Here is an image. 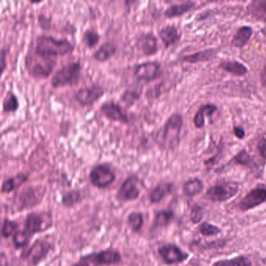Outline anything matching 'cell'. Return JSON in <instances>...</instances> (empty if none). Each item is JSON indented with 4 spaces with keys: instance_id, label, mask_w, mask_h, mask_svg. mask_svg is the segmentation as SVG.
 <instances>
[{
    "instance_id": "6da1fadb",
    "label": "cell",
    "mask_w": 266,
    "mask_h": 266,
    "mask_svg": "<svg viewBox=\"0 0 266 266\" xmlns=\"http://www.w3.org/2000/svg\"><path fill=\"white\" fill-rule=\"evenodd\" d=\"M74 49V44L67 38L59 39L53 36L41 34L36 38L34 53L38 57L53 59L70 54Z\"/></svg>"
},
{
    "instance_id": "7a4b0ae2",
    "label": "cell",
    "mask_w": 266,
    "mask_h": 266,
    "mask_svg": "<svg viewBox=\"0 0 266 266\" xmlns=\"http://www.w3.org/2000/svg\"><path fill=\"white\" fill-rule=\"evenodd\" d=\"M183 125V117L179 113H173L168 118L155 136V140L161 149L174 150L178 148Z\"/></svg>"
},
{
    "instance_id": "3957f363",
    "label": "cell",
    "mask_w": 266,
    "mask_h": 266,
    "mask_svg": "<svg viewBox=\"0 0 266 266\" xmlns=\"http://www.w3.org/2000/svg\"><path fill=\"white\" fill-rule=\"evenodd\" d=\"M82 66L79 62H70L60 67L51 79V85L54 88L65 86L75 85L81 76Z\"/></svg>"
},
{
    "instance_id": "277c9868",
    "label": "cell",
    "mask_w": 266,
    "mask_h": 266,
    "mask_svg": "<svg viewBox=\"0 0 266 266\" xmlns=\"http://www.w3.org/2000/svg\"><path fill=\"white\" fill-rule=\"evenodd\" d=\"M239 190L238 183L235 181H224L210 187L207 190L205 197L212 202L221 203L235 197L239 192Z\"/></svg>"
},
{
    "instance_id": "5b68a950",
    "label": "cell",
    "mask_w": 266,
    "mask_h": 266,
    "mask_svg": "<svg viewBox=\"0 0 266 266\" xmlns=\"http://www.w3.org/2000/svg\"><path fill=\"white\" fill-rule=\"evenodd\" d=\"M52 225L51 215L47 212H31L27 215L24 222L25 231L32 236L47 231L51 228Z\"/></svg>"
},
{
    "instance_id": "8992f818",
    "label": "cell",
    "mask_w": 266,
    "mask_h": 266,
    "mask_svg": "<svg viewBox=\"0 0 266 266\" xmlns=\"http://www.w3.org/2000/svg\"><path fill=\"white\" fill-rule=\"evenodd\" d=\"M134 76L139 81H153L162 74V66L157 61H146L134 67Z\"/></svg>"
},
{
    "instance_id": "52a82bcc",
    "label": "cell",
    "mask_w": 266,
    "mask_h": 266,
    "mask_svg": "<svg viewBox=\"0 0 266 266\" xmlns=\"http://www.w3.org/2000/svg\"><path fill=\"white\" fill-rule=\"evenodd\" d=\"M89 178L93 186L98 188H105L114 182L116 174L107 164H99L91 170Z\"/></svg>"
},
{
    "instance_id": "ba28073f",
    "label": "cell",
    "mask_w": 266,
    "mask_h": 266,
    "mask_svg": "<svg viewBox=\"0 0 266 266\" xmlns=\"http://www.w3.org/2000/svg\"><path fill=\"white\" fill-rule=\"evenodd\" d=\"M105 94V89L99 84H93L79 89L74 95V99L81 106H92Z\"/></svg>"
},
{
    "instance_id": "9c48e42d",
    "label": "cell",
    "mask_w": 266,
    "mask_h": 266,
    "mask_svg": "<svg viewBox=\"0 0 266 266\" xmlns=\"http://www.w3.org/2000/svg\"><path fill=\"white\" fill-rule=\"evenodd\" d=\"M52 249V244L45 240H37L22 257L25 261L35 266L47 258Z\"/></svg>"
},
{
    "instance_id": "30bf717a",
    "label": "cell",
    "mask_w": 266,
    "mask_h": 266,
    "mask_svg": "<svg viewBox=\"0 0 266 266\" xmlns=\"http://www.w3.org/2000/svg\"><path fill=\"white\" fill-rule=\"evenodd\" d=\"M158 253L163 262L169 265L181 264L189 258L188 253L182 251L178 245L173 244L161 246L158 250Z\"/></svg>"
},
{
    "instance_id": "8fae6325",
    "label": "cell",
    "mask_w": 266,
    "mask_h": 266,
    "mask_svg": "<svg viewBox=\"0 0 266 266\" xmlns=\"http://www.w3.org/2000/svg\"><path fill=\"white\" fill-rule=\"evenodd\" d=\"M266 201V188L258 187L254 188L239 201L237 208L241 212H247L264 204Z\"/></svg>"
},
{
    "instance_id": "7c38bea8",
    "label": "cell",
    "mask_w": 266,
    "mask_h": 266,
    "mask_svg": "<svg viewBox=\"0 0 266 266\" xmlns=\"http://www.w3.org/2000/svg\"><path fill=\"white\" fill-rule=\"evenodd\" d=\"M139 182V178L135 175L126 178L118 190L116 195V199L120 202H128L136 200L141 193Z\"/></svg>"
},
{
    "instance_id": "4fadbf2b",
    "label": "cell",
    "mask_w": 266,
    "mask_h": 266,
    "mask_svg": "<svg viewBox=\"0 0 266 266\" xmlns=\"http://www.w3.org/2000/svg\"><path fill=\"white\" fill-rule=\"evenodd\" d=\"M82 259L93 263L96 265H112L121 262V254L113 249L104 250L82 257Z\"/></svg>"
},
{
    "instance_id": "5bb4252c",
    "label": "cell",
    "mask_w": 266,
    "mask_h": 266,
    "mask_svg": "<svg viewBox=\"0 0 266 266\" xmlns=\"http://www.w3.org/2000/svg\"><path fill=\"white\" fill-rule=\"evenodd\" d=\"M100 112L108 120L120 122L124 124L129 123V116L126 109L113 101H109L103 103L100 107Z\"/></svg>"
},
{
    "instance_id": "9a60e30c",
    "label": "cell",
    "mask_w": 266,
    "mask_h": 266,
    "mask_svg": "<svg viewBox=\"0 0 266 266\" xmlns=\"http://www.w3.org/2000/svg\"><path fill=\"white\" fill-rule=\"evenodd\" d=\"M57 63L53 59L38 57L34 63H27V70L30 74L36 78H47L53 72Z\"/></svg>"
},
{
    "instance_id": "2e32d148",
    "label": "cell",
    "mask_w": 266,
    "mask_h": 266,
    "mask_svg": "<svg viewBox=\"0 0 266 266\" xmlns=\"http://www.w3.org/2000/svg\"><path fill=\"white\" fill-rule=\"evenodd\" d=\"M45 191L38 188H28L24 189L18 195V208L21 210L27 209L38 205L44 197Z\"/></svg>"
},
{
    "instance_id": "e0dca14e",
    "label": "cell",
    "mask_w": 266,
    "mask_h": 266,
    "mask_svg": "<svg viewBox=\"0 0 266 266\" xmlns=\"http://www.w3.org/2000/svg\"><path fill=\"white\" fill-rule=\"evenodd\" d=\"M135 45L145 57L153 56L159 50L157 38L151 32L141 33L137 38Z\"/></svg>"
},
{
    "instance_id": "ac0fdd59",
    "label": "cell",
    "mask_w": 266,
    "mask_h": 266,
    "mask_svg": "<svg viewBox=\"0 0 266 266\" xmlns=\"http://www.w3.org/2000/svg\"><path fill=\"white\" fill-rule=\"evenodd\" d=\"M159 35L166 48L176 45L181 38V33L174 24H168L161 28L159 31Z\"/></svg>"
},
{
    "instance_id": "d6986e66",
    "label": "cell",
    "mask_w": 266,
    "mask_h": 266,
    "mask_svg": "<svg viewBox=\"0 0 266 266\" xmlns=\"http://www.w3.org/2000/svg\"><path fill=\"white\" fill-rule=\"evenodd\" d=\"M174 185L170 182L160 183L151 189L149 193V199L151 203H159L164 198L172 193Z\"/></svg>"
},
{
    "instance_id": "ffe728a7",
    "label": "cell",
    "mask_w": 266,
    "mask_h": 266,
    "mask_svg": "<svg viewBox=\"0 0 266 266\" xmlns=\"http://www.w3.org/2000/svg\"><path fill=\"white\" fill-rule=\"evenodd\" d=\"M116 51L117 47L116 45L110 41H106L93 53V57L96 61L103 63L111 59L116 54Z\"/></svg>"
},
{
    "instance_id": "44dd1931",
    "label": "cell",
    "mask_w": 266,
    "mask_h": 266,
    "mask_svg": "<svg viewBox=\"0 0 266 266\" xmlns=\"http://www.w3.org/2000/svg\"><path fill=\"white\" fill-rule=\"evenodd\" d=\"M27 180L28 176L24 172H20L15 176L6 180L2 184L3 193H11L24 185V183L27 182Z\"/></svg>"
},
{
    "instance_id": "7402d4cb",
    "label": "cell",
    "mask_w": 266,
    "mask_h": 266,
    "mask_svg": "<svg viewBox=\"0 0 266 266\" xmlns=\"http://www.w3.org/2000/svg\"><path fill=\"white\" fill-rule=\"evenodd\" d=\"M182 188L183 193L185 196L193 198L202 192L204 184L199 178H192L184 183Z\"/></svg>"
},
{
    "instance_id": "603a6c76",
    "label": "cell",
    "mask_w": 266,
    "mask_h": 266,
    "mask_svg": "<svg viewBox=\"0 0 266 266\" xmlns=\"http://www.w3.org/2000/svg\"><path fill=\"white\" fill-rule=\"evenodd\" d=\"M252 34L253 30L251 27L244 26V27H240L239 29L237 30L235 35L234 36L231 43L236 48H243L249 41Z\"/></svg>"
},
{
    "instance_id": "cb8c5ba5",
    "label": "cell",
    "mask_w": 266,
    "mask_h": 266,
    "mask_svg": "<svg viewBox=\"0 0 266 266\" xmlns=\"http://www.w3.org/2000/svg\"><path fill=\"white\" fill-rule=\"evenodd\" d=\"M194 2L183 3L180 4H173L168 7L166 11H164V15L168 18H173V17H181L184 14L191 11V9L195 7Z\"/></svg>"
},
{
    "instance_id": "d4e9b609",
    "label": "cell",
    "mask_w": 266,
    "mask_h": 266,
    "mask_svg": "<svg viewBox=\"0 0 266 266\" xmlns=\"http://www.w3.org/2000/svg\"><path fill=\"white\" fill-rule=\"evenodd\" d=\"M216 56V50H206L205 51L198 52L194 54L188 55L182 57L181 60L189 63H196L199 62H206L215 58Z\"/></svg>"
},
{
    "instance_id": "484cf974",
    "label": "cell",
    "mask_w": 266,
    "mask_h": 266,
    "mask_svg": "<svg viewBox=\"0 0 266 266\" xmlns=\"http://www.w3.org/2000/svg\"><path fill=\"white\" fill-rule=\"evenodd\" d=\"M220 68L228 73H232L234 75L241 76L245 75L247 73V68L238 61H231V60H225L220 63Z\"/></svg>"
},
{
    "instance_id": "4316f807",
    "label": "cell",
    "mask_w": 266,
    "mask_h": 266,
    "mask_svg": "<svg viewBox=\"0 0 266 266\" xmlns=\"http://www.w3.org/2000/svg\"><path fill=\"white\" fill-rule=\"evenodd\" d=\"M217 110L216 106L212 104H206L201 106L198 109L195 117H194V123L195 127H203L205 125V116H212Z\"/></svg>"
},
{
    "instance_id": "83f0119b",
    "label": "cell",
    "mask_w": 266,
    "mask_h": 266,
    "mask_svg": "<svg viewBox=\"0 0 266 266\" xmlns=\"http://www.w3.org/2000/svg\"><path fill=\"white\" fill-rule=\"evenodd\" d=\"M174 212L172 210H160L155 215L153 221V228H163L167 227L174 219Z\"/></svg>"
},
{
    "instance_id": "f1b7e54d",
    "label": "cell",
    "mask_w": 266,
    "mask_h": 266,
    "mask_svg": "<svg viewBox=\"0 0 266 266\" xmlns=\"http://www.w3.org/2000/svg\"><path fill=\"white\" fill-rule=\"evenodd\" d=\"M142 94V87H129L123 92L121 101L126 107H132L139 100Z\"/></svg>"
},
{
    "instance_id": "f546056e",
    "label": "cell",
    "mask_w": 266,
    "mask_h": 266,
    "mask_svg": "<svg viewBox=\"0 0 266 266\" xmlns=\"http://www.w3.org/2000/svg\"><path fill=\"white\" fill-rule=\"evenodd\" d=\"M212 266H252V262L246 256L240 255L231 259L215 261L212 263Z\"/></svg>"
},
{
    "instance_id": "4dcf8cb0",
    "label": "cell",
    "mask_w": 266,
    "mask_h": 266,
    "mask_svg": "<svg viewBox=\"0 0 266 266\" xmlns=\"http://www.w3.org/2000/svg\"><path fill=\"white\" fill-rule=\"evenodd\" d=\"M19 100L14 93L9 92L3 102V111L4 113H15L19 109Z\"/></svg>"
},
{
    "instance_id": "1f68e13d",
    "label": "cell",
    "mask_w": 266,
    "mask_h": 266,
    "mask_svg": "<svg viewBox=\"0 0 266 266\" xmlns=\"http://www.w3.org/2000/svg\"><path fill=\"white\" fill-rule=\"evenodd\" d=\"M230 163L237 164L246 167L252 168L254 166V162L251 155L246 150H242L238 152L237 155L231 159Z\"/></svg>"
},
{
    "instance_id": "d6a6232c",
    "label": "cell",
    "mask_w": 266,
    "mask_h": 266,
    "mask_svg": "<svg viewBox=\"0 0 266 266\" xmlns=\"http://www.w3.org/2000/svg\"><path fill=\"white\" fill-rule=\"evenodd\" d=\"M100 41V34L93 29H87L82 36V42L87 48L93 49L97 46Z\"/></svg>"
},
{
    "instance_id": "836d02e7",
    "label": "cell",
    "mask_w": 266,
    "mask_h": 266,
    "mask_svg": "<svg viewBox=\"0 0 266 266\" xmlns=\"http://www.w3.org/2000/svg\"><path fill=\"white\" fill-rule=\"evenodd\" d=\"M81 192L80 191H69L62 198V204L67 208L73 207L76 204L79 203L81 201Z\"/></svg>"
},
{
    "instance_id": "e575fe53",
    "label": "cell",
    "mask_w": 266,
    "mask_h": 266,
    "mask_svg": "<svg viewBox=\"0 0 266 266\" xmlns=\"http://www.w3.org/2000/svg\"><path fill=\"white\" fill-rule=\"evenodd\" d=\"M31 237L32 235L26 231H17L13 237L14 245L15 246L16 248L26 247L27 244H29Z\"/></svg>"
},
{
    "instance_id": "d590c367",
    "label": "cell",
    "mask_w": 266,
    "mask_h": 266,
    "mask_svg": "<svg viewBox=\"0 0 266 266\" xmlns=\"http://www.w3.org/2000/svg\"><path fill=\"white\" fill-rule=\"evenodd\" d=\"M198 231L204 237H213L222 233V230L220 227L208 222H204L200 224Z\"/></svg>"
},
{
    "instance_id": "8d00e7d4",
    "label": "cell",
    "mask_w": 266,
    "mask_h": 266,
    "mask_svg": "<svg viewBox=\"0 0 266 266\" xmlns=\"http://www.w3.org/2000/svg\"><path fill=\"white\" fill-rule=\"evenodd\" d=\"M128 225L133 232H139L144 225V217L139 212H132L127 218Z\"/></svg>"
},
{
    "instance_id": "74e56055",
    "label": "cell",
    "mask_w": 266,
    "mask_h": 266,
    "mask_svg": "<svg viewBox=\"0 0 266 266\" xmlns=\"http://www.w3.org/2000/svg\"><path fill=\"white\" fill-rule=\"evenodd\" d=\"M18 227H19V224L16 223L15 221L5 218L2 226L3 237L8 238L13 234H15Z\"/></svg>"
},
{
    "instance_id": "f35d334b",
    "label": "cell",
    "mask_w": 266,
    "mask_h": 266,
    "mask_svg": "<svg viewBox=\"0 0 266 266\" xmlns=\"http://www.w3.org/2000/svg\"><path fill=\"white\" fill-rule=\"evenodd\" d=\"M249 11L256 16H261L266 14V0L254 1L249 5Z\"/></svg>"
},
{
    "instance_id": "ab89813d",
    "label": "cell",
    "mask_w": 266,
    "mask_h": 266,
    "mask_svg": "<svg viewBox=\"0 0 266 266\" xmlns=\"http://www.w3.org/2000/svg\"><path fill=\"white\" fill-rule=\"evenodd\" d=\"M203 218V209L198 204H195L191 208V212H190V219L192 224H197L201 222Z\"/></svg>"
},
{
    "instance_id": "60d3db41",
    "label": "cell",
    "mask_w": 266,
    "mask_h": 266,
    "mask_svg": "<svg viewBox=\"0 0 266 266\" xmlns=\"http://www.w3.org/2000/svg\"><path fill=\"white\" fill-rule=\"evenodd\" d=\"M257 149L259 152L260 156L266 161V139L261 138L260 139L259 142L257 144Z\"/></svg>"
},
{
    "instance_id": "b9f144b4",
    "label": "cell",
    "mask_w": 266,
    "mask_h": 266,
    "mask_svg": "<svg viewBox=\"0 0 266 266\" xmlns=\"http://www.w3.org/2000/svg\"><path fill=\"white\" fill-rule=\"evenodd\" d=\"M8 53V50L7 48H2L1 50V60H0V69H1V73L4 74V70L7 68V54Z\"/></svg>"
},
{
    "instance_id": "7bdbcfd3",
    "label": "cell",
    "mask_w": 266,
    "mask_h": 266,
    "mask_svg": "<svg viewBox=\"0 0 266 266\" xmlns=\"http://www.w3.org/2000/svg\"><path fill=\"white\" fill-rule=\"evenodd\" d=\"M38 22H39L40 27L42 29H48L50 25V20L47 18L46 16L40 15L38 17Z\"/></svg>"
},
{
    "instance_id": "ee69618b",
    "label": "cell",
    "mask_w": 266,
    "mask_h": 266,
    "mask_svg": "<svg viewBox=\"0 0 266 266\" xmlns=\"http://www.w3.org/2000/svg\"><path fill=\"white\" fill-rule=\"evenodd\" d=\"M234 134L238 139H243L245 137V131L241 126H234Z\"/></svg>"
},
{
    "instance_id": "f6af8a7d",
    "label": "cell",
    "mask_w": 266,
    "mask_h": 266,
    "mask_svg": "<svg viewBox=\"0 0 266 266\" xmlns=\"http://www.w3.org/2000/svg\"><path fill=\"white\" fill-rule=\"evenodd\" d=\"M261 82L263 87L266 88V66L263 69L261 73Z\"/></svg>"
},
{
    "instance_id": "bcb514c9",
    "label": "cell",
    "mask_w": 266,
    "mask_h": 266,
    "mask_svg": "<svg viewBox=\"0 0 266 266\" xmlns=\"http://www.w3.org/2000/svg\"><path fill=\"white\" fill-rule=\"evenodd\" d=\"M73 266H90L88 264V261H86V260L80 259V261H79L78 262L76 263V264H73Z\"/></svg>"
},
{
    "instance_id": "7dc6e473",
    "label": "cell",
    "mask_w": 266,
    "mask_h": 266,
    "mask_svg": "<svg viewBox=\"0 0 266 266\" xmlns=\"http://www.w3.org/2000/svg\"><path fill=\"white\" fill-rule=\"evenodd\" d=\"M261 32H262V34H264V37L266 38V27L262 28V30H261Z\"/></svg>"
}]
</instances>
